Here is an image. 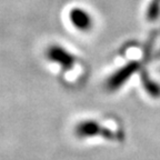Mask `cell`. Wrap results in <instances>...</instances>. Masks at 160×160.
<instances>
[{"mask_svg":"<svg viewBox=\"0 0 160 160\" xmlns=\"http://www.w3.org/2000/svg\"><path fill=\"white\" fill-rule=\"evenodd\" d=\"M75 133L79 138H92L97 136L106 139H115V132L108 128H103L95 120H83L75 128Z\"/></svg>","mask_w":160,"mask_h":160,"instance_id":"1","label":"cell"},{"mask_svg":"<svg viewBox=\"0 0 160 160\" xmlns=\"http://www.w3.org/2000/svg\"><path fill=\"white\" fill-rule=\"evenodd\" d=\"M141 81H142L145 90L151 96V97H153V98L160 97V85H158L152 79H150L149 76L146 75V73L142 76V80H141Z\"/></svg>","mask_w":160,"mask_h":160,"instance_id":"5","label":"cell"},{"mask_svg":"<svg viewBox=\"0 0 160 160\" xmlns=\"http://www.w3.org/2000/svg\"><path fill=\"white\" fill-rule=\"evenodd\" d=\"M147 16L148 21H156L160 17V0H151L147 8Z\"/></svg>","mask_w":160,"mask_h":160,"instance_id":"6","label":"cell"},{"mask_svg":"<svg viewBox=\"0 0 160 160\" xmlns=\"http://www.w3.org/2000/svg\"><path fill=\"white\" fill-rule=\"evenodd\" d=\"M138 69H139V65L136 61H130V62H128L123 67L119 68L117 71H115L107 79V82H106L107 90L116 91L120 87H122L128 80L131 78V76L135 72H137Z\"/></svg>","mask_w":160,"mask_h":160,"instance_id":"2","label":"cell"},{"mask_svg":"<svg viewBox=\"0 0 160 160\" xmlns=\"http://www.w3.org/2000/svg\"><path fill=\"white\" fill-rule=\"evenodd\" d=\"M69 19L76 29L80 31H89L93 25L92 17L82 8H73L70 10Z\"/></svg>","mask_w":160,"mask_h":160,"instance_id":"4","label":"cell"},{"mask_svg":"<svg viewBox=\"0 0 160 160\" xmlns=\"http://www.w3.org/2000/svg\"><path fill=\"white\" fill-rule=\"evenodd\" d=\"M46 56L51 62L59 65L63 70L72 69L76 62L75 56L71 52H69L67 49L58 45L50 46L46 51Z\"/></svg>","mask_w":160,"mask_h":160,"instance_id":"3","label":"cell"}]
</instances>
